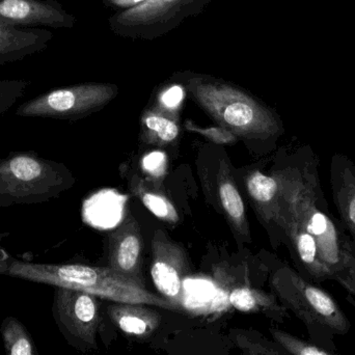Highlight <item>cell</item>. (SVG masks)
Returning a JSON list of instances; mask_svg holds the SVG:
<instances>
[{
	"label": "cell",
	"instance_id": "6da1fadb",
	"mask_svg": "<svg viewBox=\"0 0 355 355\" xmlns=\"http://www.w3.org/2000/svg\"><path fill=\"white\" fill-rule=\"evenodd\" d=\"M275 172L281 184V227L297 272L317 285L335 281L345 267L350 239L321 187L318 156L304 146Z\"/></svg>",
	"mask_w": 355,
	"mask_h": 355
},
{
	"label": "cell",
	"instance_id": "7a4b0ae2",
	"mask_svg": "<svg viewBox=\"0 0 355 355\" xmlns=\"http://www.w3.org/2000/svg\"><path fill=\"white\" fill-rule=\"evenodd\" d=\"M0 275L53 287L87 292L114 302L145 304L177 311L172 302L127 279L110 267L45 264L12 258L0 248Z\"/></svg>",
	"mask_w": 355,
	"mask_h": 355
},
{
	"label": "cell",
	"instance_id": "3957f363",
	"mask_svg": "<svg viewBox=\"0 0 355 355\" xmlns=\"http://www.w3.org/2000/svg\"><path fill=\"white\" fill-rule=\"evenodd\" d=\"M185 89L219 126L238 139L275 141L284 135L279 114L236 85L206 75H192L185 80Z\"/></svg>",
	"mask_w": 355,
	"mask_h": 355
},
{
	"label": "cell",
	"instance_id": "277c9868",
	"mask_svg": "<svg viewBox=\"0 0 355 355\" xmlns=\"http://www.w3.org/2000/svg\"><path fill=\"white\" fill-rule=\"evenodd\" d=\"M279 302L306 325L310 341L336 352L335 338L349 333L352 323L335 298L287 265H279L270 277Z\"/></svg>",
	"mask_w": 355,
	"mask_h": 355
},
{
	"label": "cell",
	"instance_id": "5b68a950",
	"mask_svg": "<svg viewBox=\"0 0 355 355\" xmlns=\"http://www.w3.org/2000/svg\"><path fill=\"white\" fill-rule=\"evenodd\" d=\"M74 183V176L64 164L37 152H10L0 158V208L44 204Z\"/></svg>",
	"mask_w": 355,
	"mask_h": 355
},
{
	"label": "cell",
	"instance_id": "8992f818",
	"mask_svg": "<svg viewBox=\"0 0 355 355\" xmlns=\"http://www.w3.org/2000/svg\"><path fill=\"white\" fill-rule=\"evenodd\" d=\"M212 0H147L110 17L112 33L133 40L158 39L198 16Z\"/></svg>",
	"mask_w": 355,
	"mask_h": 355
},
{
	"label": "cell",
	"instance_id": "52a82bcc",
	"mask_svg": "<svg viewBox=\"0 0 355 355\" xmlns=\"http://www.w3.org/2000/svg\"><path fill=\"white\" fill-rule=\"evenodd\" d=\"M112 83H87L51 89L21 104L16 116L22 118L77 121L98 112L116 97Z\"/></svg>",
	"mask_w": 355,
	"mask_h": 355
},
{
	"label": "cell",
	"instance_id": "ba28073f",
	"mask_svg": "<svg viewBox=\"0 0 355 355\" xmlns=\"http://www.w3.org/2000/svg\"><path fill=\"white\" fill-rule=\"evenodd\" d=\"M52 313L60 333L71 345L79 349L96 348L100 322L97 296L55 287Z\"/></svg>",
	"mask_w": 355,
	"mask_h": 355
},
{
	"label": "cell",
	"instance_id": "9c48e42d",
	"mask_svg": "<svg viewBox=\"0 0 355 355\" xmlns=\"http://www.w3.org/2000/svg\"><path fill=\"white\" fill-rule=\"evenodd\" d=\"M189 271L187 252L162 230H156L152 239L151 277L162 297L177 310L184 304L183 282Z\"/></svg>",
	"mask_w": 355,
	"mask_h": 355
},
{
	"label": "cell",
	"instance_id": "30bf717a",
	"mask_svg": "<svg viewBox=\"0 0 355 355\" xmlns=\"http://www.w3.org/2000/svg\"><path fill=\"white\" fill-rule=\"evenodd\" d=\"M144 241L139 221L129 213L108 237V267L145 287Z\"/></svg>",
	"mask_w": 355,
	"mask_h": 355
},
{
	"label": "cell",
	"instance_id": "8fae6325",
	"mask_svg": "<svg viewBox=\"0 0 355 355\" xmlns=\"http://www.w3.org/2000/svg\"><path fill=\"white\" fill-rule=\"evenodd\" d=\"M76 18L56 0H0V24L72 28Z\"/></svg>",
	"mask_w": 355,
	"mask_h": 355
},
{
	"label": "cell",
	"instance_id": "7c38bea8",
	"mask_svg": "<svg viewBox=\"0 0 355 355\" xmlns=\"http://www.w3.org/2000/svg\"><path fill=\"white\" fill-rule=\"evenodd\" d=\"M329 181L340 223L355 254V164L345 154L336 153L331 157Z\"/></svg>",
	"mask_w": 355,
	"mask_h": 355
},
{
	"label": "cell",
	"instance_id": "4fadbf2b",
	"mask_svg": "<svg viewBox=\"0 0 355 355\" xmlns=\"http://www.w3.org/2000/svg\"><path fill=\"white\" fill-rule=\"evenodd\" d=\"M246 188L260 218L267 227L279 231L287 243L281 227V184L275 170L271 175L260 171L250 173L246 179Z\"/></svg>",
	"mask_w": 355,
	"mask_h": 355
},
{
	"label": "cell",
	"instance_id": "5bb4252c",
	"mask_svg": "<svg viewBox=\"0 0 355 355\" xmlns=\"http://www.w3.org/2000/svg\"><path fill=\"white\" fill-rule=\"evenodd\" d=\"M53 33L35 27L0 24V64L18 62L47 49Z\"/></svg>",
	"mask_w": 355,
	"mask_h": 355
},
{
	"label": "cell",
	"instance_id": "9a60e30c",
	"mask_svg": "<svg viewBox=\"0 0 355 355\" xmlns=\"http://www.w3.org/2000/svg\"><path fill=\"white\" fill-rule=\"evenodd\" d=\"M108 314L123 333L141 339L151 336L160 322L157 313L145 304L114 302L108 306Z\"/></svg>",
	"mask_w": 355,
	"mask_h": 355
},
{
	"label": "cell",
	"instance_id": "2e32d148",
	"mask_svg": "<svg viewBox=\"0 0 355 355\" xmlns=\"http://www.w3.org/2000/svg\"><path fill=\"white\" fill-rule=\"evenodd\" d=\"M217 186L221 208L234 234L242 239L250 240V229L243 200L225 162H221L220 171L217 176Z\"/></svg>",
	"mask_w": 355,
	"mask_h": 355
},
{
	"label": "cell",
	"instance_id": "e0dca14e",
	"mask_svg": "<svg viewBox=\"0 0 355 355\" xmlns=\"http://www.w3.org/2000/svg\"><path fill=\"white\" fill-rule=\"evenodd\" d=\"M229 302L240 312L264 315L279 323L288 317V310L275 294L250 287H238L229 294Z\"/></svg>",
	"mask_w": 355,
	"mask_h": 355
},
{
	"label": "cell",
	"instance_id": "ac0fdd59",
	"mask_svg": "<svg viewBox=\"0 0 355 355\" xmlns=\"http://www.w3.org/2000/svg\"><path fill=\"white\" fill-rule=\"evenodd\" d=\"M179 119L162 112L155 105L144 110L141 119V137L144 143L164 147L177 141Z\"/></svg>",
	"mask_w": 355,
	"mask_h": 355
},
{
	"label": "cell",
	"instance_id": "d6986e66",
	"mask_svg": "<svg viewBox=\"0 0 355 355\" xmlns=\"http://www.w3.org/2000/svg\"><path fill=\"white\" fill-rule=\"evenodd\" d=\"M131 189L152 214L166 223H176L179 221V214L172 200L159 190L152 188L147 181L135 177L131 184Z\"/></svg>",
	"mask_w": 355,
	"mask_h": 355
},
{
	"label": "cell",
	"instance_id": "ffe728a7",
	"mask_svg": "<svg viewBox=\"0 0 355 355\" xmlns=\"http://www.w3.org/2000/svg\"><path fill=\"white\" fill-rule=\"evenodd\" d=\"M6 355H39L26 327L19 319L6 317L0 327Z\"/></svg>",
	"mask_w": 355,
	"mask_h": 355
},
{
	"label": "cell",
	"instance_id": "44dd1931",
	"mask_svg": "<svg viewBox=\"0 0 355 355\" xmlns=\"http://www.w3.org/2000/svg\"><path fill=\"white\" fill-rule=\"evenodd\" d=\"M269 331L273 341L291 355H339L333 350L313 343L310 340L300 339L277 327H270Z\"/></svg>",
	"mask_w": 355,
	"mask_h": 355
},
{
	"label": "cell",
	"instance_id": "7402d4cb",
	"mask_svg": "<svg viewBox=\"0 0 355 355\" xmlns=\"http://www.w3.org/2000/svg\"><path fill=\"white\" fill-rule=\"evenodd\" d=\"M29 85V81L23 79L0 80V116L6 114L24 96Z\"/></svg>",
	"mask_w": 355,
	"mask_h": 355
},
{
	"label": "cell",
	"instance_id": "603a6c76",
	"mask_svg": "<svg viewBox=\"0 0 355 355\" xmlns=\"http://www.w3.org/2000/svg\"><path fill=\"white\" fill-rule=\"evenodd\" d=\"M185 87L181 85H171L164 87L157 97L156 107L170 116L179 119L180 107L185 98Z\"/></svg>",
	"mask_w": 355,
	"mask_h": 355
},
{
	"label": "cell",
	"instance_id": "cb8c5ba5",
	"mask_svg": "<svg viewBox=\"0 0 355 355\" xmlns=\"http://www.w3.org/2000/svg\"><path fill=\"white\" fill-rule=\"evenodd\" d=\"M185 129L189 132L198 133L211 143L216 145L230 146L237 143L238 137L227 129L221 126L200 127L194 124L192 121L187 120L185 122Z\"/></svg>",
	"mask_w": 355,
	"mask_h": 355
},
{
	"label": "cell",
	"instance_id": "d4e9b609",
	"mask_svg": "<svg viewBox=\"0 0 355 355\" xmlns=\"http://www.w3.org/2000/svg\"><path fill=\"white\" fill-rule=\"evenodd\" d=\"M242 349L245 355H291L275 341L270 342L265 338H250L242 340Z\"/></svg>",
	"mask_w": 355,
	"mask_h": 355
},
{
	"label": "cell",
	"instance_id": "484cf974",
	"mask_svg": "<svg viewBox=\"0 0 355 355\" xmlns=\"http://www.w3.org/2000/svg\"><path fill=\"white\" fill-rule=\"evenodd\" d=\"M344 270L335 277V282L339 283L349 294V300L355 306V254L350 245L344 252Z\"/></svg>",
	"mask_w": 355,
	"mask_h": 355
},
{
	"label": "cell",
	"instance_id": "4316f807",
	"mask_svg": "<svg viewBox=\"0 0 355 355\" xmlns=\"http://www.w3.org/2000/svg\"><path fill=\"white\" fill-rule=\"evenodd\" d=\"M143 168L150 177L160 179L166 174V155L162 152H153V153L149 154L144 158Z\"/></svg>",
	"mask_w": 355,
	"mask_h": 355
},
{
	"label": "cell",
	"instance_id": "83f0119b",
	"mask_svg": "<svg viewBox=\"0 0 355 355\" xmlns=\"http://www.w3.org/2000/svg\"><path fill=\"white\" fill-rule=\"evenodd\" d=\"M102 1H103L106 8H114L116 12H122V10H129V8L139 6L147 0H102Z\"/></svg>",
	"mask_w": 355,
	"mask_h": 355
},
{
	"label": "cell",
	"instance_id": "f1b7e54d",
	"mask_svg": "<svg viewBox=\"0 0 355 355\" xmlns=\"http://www.w3.org/2000/svg\"><path fill=\"white\" fill-rule=\"evenodd\" d=\"M10 236V233H6V232H0V248H1V243L6 237Z\"/></svg>",
	"mask_w": 355,
	"mask_h": 355
}]
</instances>
